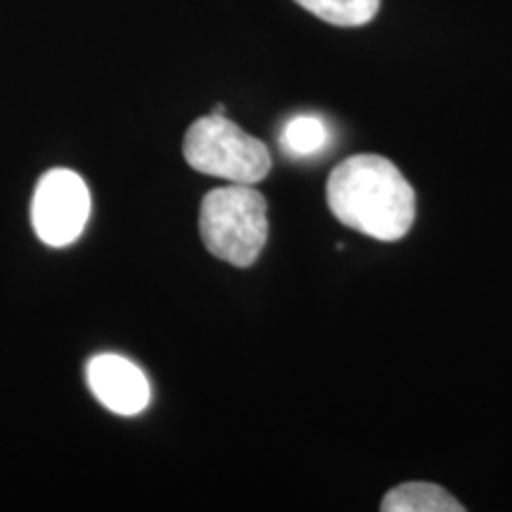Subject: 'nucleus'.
I'll return each instance as SVG.
<instances>
[{"instance_id":"nucleus-9","label":"nucleus","mask_w":512,"mask_h":512,"mask_svg":"<svg viewBox=\"0 0 512 512\" xmlns=\"http://www.w3.org/2000/svg\"><path fill=\"white\" fill-rule=\"evenodd\" d=\"M214 114H226V107H223V105H216V107H214Z\"/></svg>"},{"instance_id":"nucleus-8","label":"nucleus","mask_w":512,"mask_h":512,"mask_svg":"<svg viewBox=\"0 0 512 512\" xmlns=\"http://www.w3.org/2000/svg\"><path fill=\"white\" fill-rule=\"evenodd\" d=\"M323 22L335 27H363L373 22L380 0H294Z\"/></svg>"},{"instance_id":"nucleus-7","label":"nucleus","mask_w":512,"mask_h":512,"mask_svg":"<svg viewBox=\"0 0 512 512\" xmlns=\"http://www.w3.org/2000/svg\"><path fill=\"white\" fill-rule=\"evenodd\" d=\"M330 128L316 114H299L280 133V145L294 159L316 157L330 145Z\"/></svg>"},{"instance_id":"nucleus-3","label":"nucleus","mask_w":512,"mask_h":512,"mask_svg":"<svg viewBox=\"0 0 512 512\" xmlns=\"http://www.w3.org/2000/svg\"><path fill=\"white\" fill-rule=\"evenodd\" d=\"M183 157L200 174L223 181L254 185L271 174V152L266 143L249 136L226 114L195 119L185 133Z\"/></svg>"},{"instance_id":"nucleus-5","label":"nucleus","mask_w":512,"mask_h":512,"mask_svg":"<svg viewBox=\"0 0 512 512\" xmlns=\"http://www.w3.org/2000/svg\"><path fill=\"white\" fill-rule=\"evenodd\" d=\"M88 387L107 411L138 415L150 406L152 389L143 370L119 354H98L88 361Z\"/></svg>"},{"instance_id":"nucleus-2","label":"nucleus","mask_w":512,"mask_h":512,"mask_svg":"<svg viewBox=\"0 0 512 512\" xmlns=\"http://www.w3.org/2000/svg\"><path fill=\"white\" fill-rule=\"evenodd\" d=\"M200 235L216 259L249 268L268 240L266 197L240 183L207 192L200 207Z\"/></svg>"},{"instance_id":"nucleus-4","label":"nucleus","mask_w":512,"mask_h":512,"mask_svg":"<svg viewBox=\"0 0 512 512\" xmlns=\"http://www.w3.org/2000/svg\"><path fill=\"white\" fill-rule=\"evenodd\" d=\"M91 219V190L72 169L41 176L31 200V226L48 247H67L81 238Z\"/></svg>"},{"instance_id":"nucleus-1","label":"nucleus","mask_w":512,"mask_h":512,"mask_svg":"<svg viewBox=\"0 0 512 512\" xmlns=\"http://www.w3.org/2000/svg\"><path fill=\"white\" fill-rule=\"evenodd\" d=\"M325 192L335 219L368 238L396 242L413 228L415 190L387 157L344 159L330 174Z\"/></svg>"},{"instance_id":"nucleus-6","label":"nucleus","mask_w":512,"mask_h":512,"mask_svg":"<svg viewBox=\"0 0 512 512\" xmlns=\"http://www.w3.org/2000/svg\"><path fill=\"white\" fill-rule=\"evenodd\" d=\"M382 512H463L456 498L430 482H406L394 486L382 498Z\"/></svg>"}]
</instances>
